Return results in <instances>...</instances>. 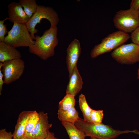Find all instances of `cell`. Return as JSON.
<instances>
[{
    "instance_id": "6da1fadb",
    "label": "cell",
    "mask_w": 139,
    "mask_h": 139,
    "mask_svg": "<svg viewBox=\"0 0 139 139\" xmlns=\"http://www.w3.org/2000/svg\"><path fill=\"white\" fill-rule=\"evenodd\" d=\"M57 33V26H50L41 36L36 35L34 44L29 47L30 52L44 60L53 56L58 44Z\"/></svg>"
},
{
    "instance_id": "7a4b0ae2",
    "label": "cell",
    "mask_w": 139,
    "mask_h": 139,
    "mask_svg": "<svg viewBox=\"0 0 139 139\" xmlns=\"http://www.w3.org/2000/svg\"><path fill=\"white\" fill-rule=\"evenodd\" d=\"M75 124L77 128L84 132L86 136L99 139L115 138L120 134L131 132L135 133L136 131V130H116L102 123L94 124L80 118L76 122Z\"/></svg>"
},
{
    "instance_id": "3957f363",
    "label": "cell",
    "mask_w": 139,
    "mask_h": 139,
    "mask_svg": "<svg viewBox=\"0 0 139 139\" xmlns=\"http://www.w3.org/2000/svg\"><path fill=\"white\" fill-rule=\"evenodd\" d=\"M130 38L131 36L128 33L119 30L109 34L102 39L100 43L93 48L90 52L91 57L95 58L115 50L124 44Z\"/></svg>"
},
{
    "instance_id": "277c9868",
    "label": "cell",
    "mask_w": 139,
    "mask_h": 139,
    "mask_svg": "<svg viewBox=\"0 0 139 139\" xmlns=\"http://www.w3.org/2000/svg\"><path fill=\"white\" fill-rule=\"evenodd\" d=\"M29 32L25 23L14 22L11 29L8 32L4 42L15 48L29 47L35 42Z\"/></svg>"
},
{
    "instance_id": "5b68a950",
    "label": "cell",
    "mask_w": 139,
    "mask_h": 139,
    "mask_svg": "<svg viewBox=\"0 0 139 139\" xmlns=\"http://www.w3.org/2000/svg\"><path fill=\"white\" fill-rule=\"evenodd\" d=\"M43 19L49 21L50 26H57L59 21L58 14L52 7L38 5L35 12L26 23L33 40H35L34 34L38 32L35 27L37 24L40 23L41 21Z\"/></svg>"
},
{
    "instance_id": "8992f818",
    "label": "cell",
    "mask_w": 139,
    "mask_h": 139,
    "mask_svg": "<svg viewBox=\"0 0 139 139\" xmlns=\"http://www.w3.org/2000/svg\"><path fill=\"white\" fill-rule=\"evenodd\" d=\"M115 26L119 31L132 33L139 27L138 12L131 8L117 11L113 19Z\"/></svg>"
},
{
    "instance_id": "52a82bcc",
    "label": "cell",
    "mask_w": 139,
    "mask_h": 139,
    "mask_svg": "<svg viewBox=\"0 0 139 139\" xmlns=\"http://www.w3.org/2000/svg\"><path fill=\"white\" fill-rule=\"evenodd\" d=\"M111 56L119 63L133 64L139 62V46L133 43L124 44L115 49Z\"/></svg>"
},
{
    "instance_id": "ba28073f",
    "label": "cell",
    "mask_w": 139,
    "mask_h": 139,
    "mask_svg": "<svg viewBox=\"0 0 139 139\" xmlns=\"http://www.w3.org/2000/svg\"><path fill=\"white\" fill-rule=\"evenodd\" d=\"M24 68V62L21 58L3 63L2 71L4 83L8 84L18 80L23 74Z\"/></svg>"
},
{
    "instance_id": "9c48e42d",
    "label": "cell",
    "mask_w": 139,
    "mask_h": 139,
    "mask_svg": "<svg viewBox=\"0 0 139 139\" xmlns=\"http://www.w3.org/2000/svg\"><path fill=\"white\" fill-rule=\"evenodd\" d=\"M39 114L38 121L33 129L26 136L29 138L44 139L52 126V124L49 123L47 113L41 111Z\"/></svg>"
},
{
    "instance_id": "30bf717a",
    "label": "cell",
    "mask_w": 139,
    "mask_h": 139,
    "mask_svg": "<svg viewBox=\"0 0 139 139\" xmlns=\"http://www.w3.org/2000/svg\"><path fill=\"white\" fill-rule=\"evenodd\" d=\"M81 51L80 42L76 39L73 40L69 45L66 50V64L69 72V77L72 74L77 63Z\"/></svg>"
},
{
    "instance_id": "8fae6325",
    "label": "cell",
    "mask_w": 139,
    "mask_h": 139,
    "mask_svg": "<svg viewBox=\"0 0 139 139\" xmlns=\"http://www.w3.org/2000/svg\"><path fill=\"white\" fill-rule=\"evenodd\" d=\"M8 18L10 21L20 23H26L29 18L19 3L12 2L8 5Z\"/></svg>"
},
{
    "instance_id": "7c38bea8",
    "label": "cell",
    "mask_w": 139,
    "mask_h": 139,
    "mask_svg": "<svg viewBox=\"0 0 139 139\" xmlns=\"http://www.w3.org/2000/svg\"><path fill=\"white\" fill-rule=\"evenodd\" d=\"M69 81L66 90V94L75 96L80 91L82 87L83 82L77 66L71 75L69 77Z\"/></svg>"
},
{
    "instance_id": "4fadbf2b",
    "label": "cell",
    "mask_w": 139,
    "mask_h": 139,
    "mask_svg": "<svg viewBox=\"0 0 139 139\" xmlns=\"http://www.w3.org/2000/svg\"><path fill=\"white\" fill-rule=\"evenodd\" d=\"M33 111H24L19 115L14 130L13 139H21L25 136V131L27 120Z\"/></svg>"
},
{
    "instance_id": "5bb4252c",
    "label": "cell",
    "mask_w": 139,
    "mask_h": 139,
    "mask_svg": "<svg viewBox=\"0 0 139 139\" xmlns=\"http://www.w3.org/2000/svg\"><path fill=\"white\" fill-rule=\"evenodd\" d=\"M20 52L16 48L4 42H0V62L21 58Z\"/></svg>"
},
{
    "instance_id": "9a60e30c",
    "label": "cell",
    "mask_w": 139,
    "mask_h": 139,
    "mask_svg": "<svg viewBox=\"0 0 139 139\" xmlns=\"http://www.w3.org/2000/svg\"><path fill=\"white\" fill-rule=\"evenodd\" d=\"M70 139H85V133L77 128L75 124L67 121L61 122Z\"/></svg>"
},
{
    "instance_id": "2e32d148",
    "label": "cell",
    "mask_w": 139,
    "mask_h": 139,
    "mask_svg": "<svg viewBox=\"0 0 139 139\" xmlns=\"http://www.w3.org/2000/svg\"><path fill=\"white\" fill-rule=\"evenodd\" d=\"M57 115L58 119L61 122L67 121L74 124L80 118L75 107L65 111L58 110Z\"/></svg>"
},
{
    "instance_id": "e0dca14e",
    "label": "cell",
    "mask_w": 139,
    "mask_h": 139,
    "mask_svg": "<svg viewBox=\"0 0 139 139\" xmlns=\"http://www.w3.org/2000/svg\"><path fill=\"white\" fill-rule=\"evenodd\" d=\"M79 107L83 115V119L85 121L91 122L90 114L92 109L89 106L84 95L81 94L79 97Z\"/></svg>"
},
{
    "instance_id": "ac0fdd59",
    "label": "cell",
    "mask_w": 139,
    "mask_h": 139,
    "mask_svg": "<svg viewBox=\"0 0 139 139\" xmlns=\"http://www.w3.org/2000/svg\"><path fill=\"white\" fill-rule=\"evenodd\" d=\"M19 3L23 7L24 11L29 19L35 12L38 6L36 0H20Z\"/></svg>"
},
{
    "instance_id": "d6986e66",
    "label": "cell",
    "mask_w": 139,
    "mask_h": 139,
    "mask_svg": "<svg viewBox=\"0 0 139 139\" xmlns=\"http://www.w3.org/2000/svg\"><path fill=\"white\" fill-rule=\"evenodd\" d=\"M75 97L72 94H66L59 103L58 110L65 111L75 107Z\"/></svg>"
},
{
    "instance_id": "ffe728a7",
    "label": "cell",
    "mask_w": 139,
    "mask_h": 139,
    "mask_svg": "<svg viewBox=\"0 0 139 139\" xmlns=\"http://www.w3.org/2000/svg\"><path fill=\"white\" fill-rule=\"evenodd\" d=\"M39 119V113L33 111L29 116L27 121L25 131V136H26L33 129Z\"/></svg>"
},
{
    "instance_id": "44dd1931",
    "label": "cell",
    "mask_w": 139,
    "mask_h": 139,
    "mask_svg": "<svg viewBox=\"0 0 139 139\" xmlns=\"http://www.w3.org/2000/svg\"><path fill=\"white\" fill-rule=\"evenodd\" d=\"M103 115V110H96L92 109L90 114L91 123L94 124L102 123Z\"/></svg>"
},
{
    "instance_id": "7402d4cb",
    "label": "cell",
    "mask_w": 139,
    "mask_h": 139,
    "mask_svg": "<svg viewBox=\"0 0 139 139\" xmlns=\"http://www.w3.org/2000/svg\"><path fill=\"white\" fill-rule=\"evenodd\" d=\"M9 19L8 18H6L3 20H0V42H4L5 36L8 32L6 26L4 23L5 20Z\"/></svg>"
},
{
    "instance_id": "603a6c76",
    "label": "cell",
    "mask_w": 139,
    "mask_h": 139,
    "mask_svg": "<svg viewBox=\"0 0 139 139\" xmlns=\"http://www.w3.org/2000/svg\"><path fill=\"white\" fill-rule=\"evenodd\" d=\"M131 38L133 43L139 46V27L132 33Z\"/></svg>"
},
{
    "instance_id": "cb8c5ba5",
    "label": "cell",
    "mask_w": 139,
    "mask_h": 139,
    "mask_svg": "<svg viewBox=\"0 0 139 139\" xmlns=\"http://www.w3.org/2000/svg\"><path fill=\"white\" fill-rule=\"evenodd\" d=\"M0 139H13V134L7 132L5 129H2L0 130Z\"/></svg>"
},
{
    "instance_id": "d4e9b609",
    "label": "cell",
    "mask_w": 139,
    "mask_h": 139,
    "mask_svg": "<svg viewBox=\"0 0 139 139\" xmlns=\"http://www.w3.org/2000/svg\"><path fill=\"white\" fill-rule=\"evenodd\" d=\"M130 7V8L138 11L139 10V0H132Z\"/></svg>"
},
{
    "instance_id": "484cf974",
    "label": "cell",
    "mask_w": 139,
    "mask_h": 139,
    "mask_svg": "<svg viewBox=\"0 0 139 139\" xmlns=\"http://www.w3.org/2000/svg\"><path fill=\"white\" fill-rule=\"evenodd\" d=\"M3 65V63H0V95H1L3 86L4 83L3 75L2 71V68Z\"/></svg>"
},
{
    "instance_id": "4316f807",
    "label": "cell",
    "mask_w": 139,
    "mask_h": 139,
    "mask_svg": "<svg viewBox=\"0 0 139 139\" xmlns=\"http://www.w3.org/2000/svg\"><path fill=\"white\" fill-rule=\"evenodd\" d=\"M44 139H59L57 138L55 136L54 133L49 131L47 136Z\"/></svg>"
},
{
    "instance_id": "83f0119b",
    "label": "cell",
    "mask_w": 139,
    "mask_h": 139,
    "mask_svg": "<svg viewBox=\"0 0 139 139\" xmlns=\"http://www.w3.org/2000/svg\"><path fill=\"white\" fill-rule=\"evenodd\" d=\"M137 78L139 79V68L138 70L137 73Z\"/></svg>"
},
{
    "instance_id": "f1b7e54d",
    "label": "cell",
    "mask_w": 139,
    "mask_h": 139,
    "mask_svg": "<svg viewBox=\"0 0 139 139\" xmlns=\"http://www.w3.org/2000/svg\"><path fill=\"white\" fill-rule=\"evenodd\" d=\"M91 139H99L93 137H91ZM111 139H115V138H113Z\"/></svg>"
},
{
    "instance_id": "f546056e",
    "label": "cell",
    "mask_w": 139,
    "mask_h": 139,
    "mask_svg": "<svg viewBox=\"0 0 139 139\" xmlns=\"http://www.w3.org/2000/svg\"><path fill=\"white\" fill-rule=\"evenodd\" d=\"M21 139H29V138L25 136L23 138H22Z\"/></svg>"
},
{
    "instance_id": "4dcf8cb0",
    "label": "cell",
    "mask_w": 139,
    "mask_h": 139,
    "mask_svg": "<svg viewBox=\"0 0 139 139\" xmlns=\"http://www.w3.org/2000/svg\"><path fill=\"white\" fill-rule=\"evenodd\" d=\"M138 13L139 16V10L138 11Z\"/></svg>"
},
{
    "instance_id": "1f68e13d",
    "label": "cell",
    "mask_w": 139,
    "mask_h": 139,
    "mask_svg": "<svg viewBox=\"0 0 139 139\" xmlns=\"http://www.w3.org/2000/svg\"></svg>"
}]
</instances>
